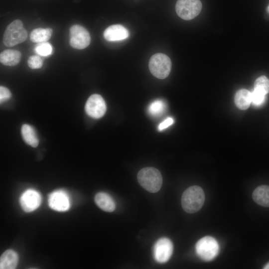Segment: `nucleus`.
I'll use <instances>...</instances> for the list:
<instances>
[{"label": "nucleus", "instance_id": "obj_1", "mask_svg": "<svg viewBox=\"0 0 269 269\" xmlns=\"http://www.w3.org/2000/svg\"><path fill=\"white\" fill-rule=\"evenodd\" d=\"M205 198V193L201 187L197 185L190 186L182 194V207L187 213L197 212L203 206Z\"/></svg>", "mask_w": 269, "mask_h": 269}, {"label": "nucleus", "instance_id": "obj_2", "mask_svg": "<svg viewBox=\"0 0 269 269\" xmlns=\"http://www.w3.org/2000/svg\"><path fill=\"white\" fill-rule=\"evenodd\" d=\"M139 184L151 193L158 192L162 184V177L160 171L152 167H144L139 170L137 176Z\"/></svg>", "mask_w": 269, "mask_h": 269}, {"label": "nucleus", "instance_id": "obj_3", "mask_svg": "<svg viewBox=\"0 0 269 269\" xmlns=\"http://www.w3.org/2000/svg\"><path fill=\"white\" fill-rule=\"evenodd\" d=\"M27 37V32L22 22L16 19L6 28L3 36V43L7 47L15 46L24 42Z\"/></svg>", "mask_w": 269, "mask_h": 269}, {"label": "nucleus", "instance_id": "obj_4", "mask_svg": "<svg viewBox=\"0 0 269 269\" xmlns=\"http://www.w3.org/2000/svg\"><path fill=\"white\" fill-rule=\"evenodd\" d=\"M197 256L203 261L209 262L214 259L219 252V246L216 240L211 236L200 239L195 245Z\"/></svg>", "mask_w": 269, "mask_h": 269}, {"label": "nucleus", "instance_id": "obj_5", "mask_svg": "<svg viewBox=\"0 0 269 269\" xmlns=\"http://www.w3.org/2000/svg\"><path fill=\"white\" fill-rule=\"evenodd\" d=\"M149 69L155 77L160 79H164L168 76L171 71L170 59L163 53L155 54L150 58Z\"/></svg>", "mask_w": 269, "mask_h": 269}, {"label": "nucleus", "instance_id": "obj_6", "mask_svg": "<svg viewBox=\"0 0 269 269\" xmlns=\"http://www.w3.org/2000/svg\"><path fill=\"white\" fill-rule=\"evenodd\" d=\"M202 9L200 0H178L175 5L177 15L182 19L189 20L197 16Z\"/></svg>", "mask_w": 269, "mask_h": 269}, {"label": "nucleus", "instance_id": "obj_7", "mask_svg": "<svg viewBox=\"0 0 269 269\" xmlns=\"http://www.w3.org/2000/svg\"><path fill=\"white\" fill-rule=\"evenodd\" d=\"M70 44L74 48L83 49L90 43L91 37L88 30L78 24L72 25L70 28Z\"/></svg>", "mask_w": 269, "mask_h": 269}, {"label": "nucleus", "instance_id": "obj_8", "mask_svg": "<svg viewBox=\"0 0 269 269\" xmlns=\"http://www.w3.org/2000/svg\"><path fill=\"white\" fill-rule=\"evenodd\" d=\"M173 250L172 242L168 238H161L153 247V257L159 263H164L170 258Z\"/></svg>", "mask_w": 269, "mask_h": 269}, {"label": "nucleus", "instance_id": "obj_9", "mask_svg": "<svg viewBox=\"0 0 269 269\" xmlns=\"http://www.w3.org/2000/svg\"><path fill=\"white\" fill-rule=\"evenodd\" d=\"M106 105L103 97L99 94H93L87 100L85 105V111L90 117L99 119L106 112Z\"/></svg>", "mask_w": 269, "mask_h": 269}, {"label": "nucleus", "instance_id": "obj_10", "mask_svg": "<svg viewBox=\"0 0 269 269\" xmlns=\"http://www.w3.org/2000/svg\"><path fill=\"white\" fill-rule=\"evenodd\" d=\"M49 207L59 212L67 211L70 207V198L67 192L63 190H57L52 192L48 197Z\"/></svg>", "mask_w": 269, "mask_h": 269}, {"label": "nucleus", "instance_id": "obj_11", "mask_svg": "<svg viewBox=\"0 0 269 269\" xmlns=\"http://www.w3.org/2000/svg\"><path fill=\"white\" fill-rule=\"evenodd\" d=\"M19 201L22 209L25 212H30L40 206L41 197L39 193L35 190L29 189L21 194Z\"/></svg>", "mask_w": 269, "mask_h": 269}, {"label": "nucleus", "instance_id": "obj_12", "mask_svg": "<svg viewBox=\"0 0 269 269\" xmlns=\"http://www.w3.org/2000/svg\"><path fill=\"white\" fill-rule=\"evenodd\" d=\"M103 35L105 39L109 41H117L127 39L129 36V32L124 26L114 24L107 27Z\"/></svg>", "mask_w": 269, "mask_h": 269}, {"label": "nucleus", "instance_id": "obj_13", "mask_svg": "<svg viewBox=\"0 0 269 269\" xmlns=\"http://www.w3.org/2000/svg\"><path fill=\"white\" fill-rule=\"evenodd\" d=\"M95 202L100 208L106 212H113L116 208V204L113 198L105 192L97 193L95 197Z\"/></svg>", "mask_w": 269, "mask_h": 269}, {"label": "nucleus", "instance_id": "obj_14", "mask_svg": "<svg viewBox=\"0 0 269 269\" xmlns=\"http://www.w3.org/2000/svg\"><path fill=\"white\" fill-rule=\"evenodd\" d=\"M18 256L12 250L5 251L0 258V269H14L17 265Z\"/></svg>", "mask_w": 269, "mask_h": 269}, {"label": "nucleus", "instance_id": "obj_15", "mask_svg": "<svg viewBox=\"0 0 269 269\" xmlns=\"http://www.w3.org/2000/svg\"><path fill=\"white\" fill-rule=\"evenodd\" d=\"M252 197L258 204L269 207V186L264 185L258 186L254 191Z\"/></svg>", "mask_w": 269, "mask_h": 269}, {"label": "nucleus", "instance_id": "obj_16", "mask_svg": "<svg viewBox=\"0 0 269 269\" xmlns=\"http://www.w3.org/2000/svg\"><path fill=\"white\" fill-rule=\"evenodd\" d=\"M21 57V54L19 51L6 49L0 53V61L5 66H12L19 63Z\"/></svg>", "mask_w": 269, "mask_h": 269}, {"label": "nucleus", "instance_id": "obj_17", "mask_svg": "<svg viewBox=\"0 0 269 269\" xmlns=\"http://www.w3.org/2000/svg\"><path fill=\"white\" fill-rule=\"evenodd\" d=\"M235 103L240 109H247L252 103L251 92L245 89L238 91L235 96Z\"/></svg>", "mask_w": 269, "mask_h": 269}, {"label": "nucleus", "instance_id": "obj_18", "mask_svg": "<svg viewBox=\"0 0 269 269\" xmlns=\"http://www.w3.org/2000/svg\"><path fill=\"white\" fill-rule=\"evenodd\" d=\"M52 34L50 28H37L33 29L30 34V39L33 42L41 43L47 41Z\"/></svg>", "mask_w": 269, "mask_h": 269}, {"label": "nucleus", "instance_id": "obj_19", "mask_svg": "<svg viewBox=\"0 0 269 269\" xmlns=\"http://www.w3.org/2000/svg\"><path fill=\"white\" fill-rule=\"evenodd\" d=\"M22 136L28 144L35 147L38 144V139L33 128L29 125L24 124L21 127Z\"/></svg>", "mask_w": 269, "mask_h": 269}, {"label": "nucleus", "instance_id": "obj_20", "mask_svg": "<svg viewBox=\"0 0 269 269\" xmlns=\"http://www.w3.org/2000/svg\"><path fill=\"white\" fill-rule=\"evenodd\" d=\"M166 108L165 103L162 100L157 99L150 104L148 112L151 116L158 117L165 112Z\"/></svg>", "mask_w": 269, "mask_h": 269}, {"label": "nucleus", "instance_id": "obj_21", "mask_svg": "<svg viewBox=\"0 0 269 269\" xmlns=\"http://www.w3.org/2000/svg\"><path fill=\"white\" fill-rule=\"evenodd\" d=\"M265 95L269 93V79L265 76L258 78L254 83V89Z\"/></svg>", "mask_w": 269, "mask_h": 269}, {"label": "nucleus", "instance_id": "obj_22", "mask_svg": "<svg viewBox=\"0 0 269 269\" xmlns=\"http://www.w3.org/2000/svg\"><path fill=\"white\" fill-rule=\"evenodd\" d=\"M34 51L38 54L45 56L51 54L52 48L51 44L47 42H41L35 45Z\"/></svg>", "mask_w": 269, "mask_h": 269}, {"label": "nucleus", "instance_id": "obj_23", "mask_svg": "<svg viewBox=\"0 0 269 269\" xmlns=\"http://www.w3.org/2000/svg\"><path fill=\"white\" fill-rule=\"evenodd\" d=\"M266 95L254 89L251 92L252 103L256 106L263 105L266 100Z\"/></svg>", "mask_w": 269, "mask_h": 269}, {"label": "nucleus", "instance_id": "obj_24", "mask_svg": "<svg viewBox=\"0 0 269 269\" xmlns=\"http://www.w3.org/2000/svg\"><path fill=\"white\" fill-rule=\"evenodd\" d=\"M27 64L31 69H39L42 66L43 61L38 55H32L29 57Z\"/></svg>", "mask_w": 269, "mask_h": 269}, {"label": "nucleus", "instance_id": "obj_25", "mask_svg": "<svg viewBox=\"0 0 269 269\" xmlns=\"http://www.w3.org/2000/svg\"><path fill=\"white\" fill-rule=\"evenodd\" d=\"M11 97V93L9 90L3 86L0 87V103L7 101Z\"/></svg>", "mask_w": 269, "mask_h": 269}, {"label": "nucleus", "instance_id": "obj_26", "mask_svg": "<svg viewBox=\"0 0 269 269\" xmlns=\"http://www.w3.org/2000/svg\"><path fill=\"white\" fill-rule=\"evenodd\" d=\"M173 120L172 118L168 117L162 122L158 126L159 131H162L166 129L173 123Z\"/></svg>", "mask_w": 269, "mask_h": 269}, {"label": "nucleus", "instance_id": "obj_27", "mask_svg": "<svg viewBox=\"0 0 269 269\" xmlns=\"http://www.w3.org/2000/svg\"><path fill=\"white\" fill-rule=\"evenodd\" d=\"M264 269H269V262L263 268Z\"/></svg>", "mask_w": 269, "mask_h": 269}, {"label": "nucleus", "instance_id": "obj_28", "mask_svg": "<svg viewBox=\"0 0 269 269\" xmlns=\"http://www.w3.org/2000/svg\"><path fill=\"white\" fill-rule=\"evenodd\" d=\"M268 10H269V8H268Z\"/></svg>", "mask_w": 269, "mask_h": 269}]
</instances>
